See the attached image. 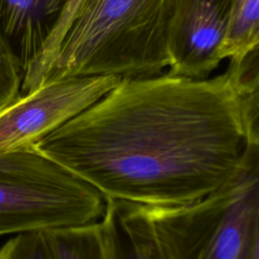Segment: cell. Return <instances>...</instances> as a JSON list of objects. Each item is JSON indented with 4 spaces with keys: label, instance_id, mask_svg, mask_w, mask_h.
<instances>
[{
    "label": "cell",
    "instance_id": "6da1fadb",
    "mask_svg": "<svg viewBox=\"0 0 259 259\" xmlns=\"http://www.w3.org/2000/svg\"><path fill=\"white\" fill-rule=\"evenodd\" d=\"M259 91L228 71L121 78L103 97L32 146L105 198L183 205L259 161Z\"/></svg>",
    "mask_w": 259,
    "mask_h": 259
},
{
    "label": "cell",
    "instance_id": "7a4b0ae2",
    "mask_svg": "<svg viewBox=\"0 0 259 259\" xmlns=\"http://www.w3.org/2000/svg\"><path fill=\"white\" fill-rule=\"evenodd\" d=\"M171 0H71L20 95L70 77H148L169 67Z\"/></svg>",
    "mask_w": 259,
    "mask_h": 259
},
{
    "label": "cell",
    "instance_id": "3957f363",
    "mask_svg": "<svg viewBox=\"0 0 259 259\" xmlns=\"http://www.w3.org/2000/svg\"><path fill=\"white\" fill-rule=\"evenodd\" d=\"M143 206L166 259H259V161L194 202Z\"/></svg>",
    "mask_w": 259,
    "mask_h": 259
},
{
    "label": "cell",
    "instance_id": "277c9868",
    "mask_svg": "<svg viewBox=\"0 0 259 259\" xmlns=\"http://www.w3.org/2000/svg\"><path fill=\"white\" fill-rule=\"evenodd\" d=\"M106 198L32 145L0 152V236L97 223Z\"/></svg>",
    "mask_w": 259,
    "mask_h": 259
},
{
    "label": "cell",
    "instance_id": "5b68a950",
    "mask_svg": "<svg viewBox=\"0 0 259 259\" xmlns=\"http://www.w3.org/2000/svg\"><path fill=\"white\" fill-rule=\"evenodd\" d=\"M120 77L84 76L53 80L20 95L0 112V152L33 145L110 91Z\"/></svg>",
    "mask_w": 259,
    "mask_h": 259
},
{
    "label": "cell",
    "instance_id": "8992f818",
    "mask_svg": "<svg viewBox=\"0 0 259 259\" xmlns=\"http://www.w3.org/2000/svg\"><path fill=\"white\" fill-rule=\"evenodd\" d=\"M232 0H171L167 29L169 71L206 79L222 62L221 47Z\"/></svg>",
    "mask_w": 259,
    "mask_h": 259
},
{
    "label": "cell",
    "instance_id": "52a82bcc",
    "mask_svg": "<svg viewBox=\"0 0 259 259\" xmlns=\"http://www.w3.org/2000/svg\"><path fill=\"white\" fill-rule=\"evenodd\" d=\"M71 0H0V37L24 75L35 65Z\"/></svg>",
    "mask_w": 259,
    "mask_h": 259
},
{
    "label": "cell",
    "instance_id": "ba28073f",
    "mask_svg": "<svg viewBox=\"0 0 259 259\" xmlns=\"http://www.w3.org/2000/svg\"><path fill=\"white\" fill-rule=\"evenodd\" d=\"M100 226L105 259H166L142 204L106 198Z\"/></svg>",
    "mask_w": 259,
    "mask_h": 259
},
{
    "label": "cell",
    "instance_id": "9c48e42d",
    "mask_svg": "<svg viewBox=\"0 0 259 259\" xmlns=\"http://www.w3.org/2000/svg\"><path fill=\"white\" fill-rule=\"evenodd\" d=\"M259 42V0H232L220 57L238 62Z\"/></svg>",
    "mask_w": 259,
    "mask_h": 259
},
{
    "label": "cell",
    "instance_id": "30bf717a",
    "mask_svg": "<svg viewBox=\"0 0 259 259\" xmlns=\"http://www.w3.org/2000/svg\"><path fill=\"white\" fill-rule=\"evenodd\" d=\"M44 234L52 259H105L100 221Z\"/></svg>",
    "mask_w": 259,
    "mask_h": 259
},
{
    "label": "cell",
    "instance_id": "8fae6325",
    "mask_svg": "<svg viewBox=\"0 0 259 259\" xmlns=\"http://www.w3.org/2000/svg\"><path fill=\"white\" fill-rule=\"evenodd\" d=\"M0 259H52L44 231L17 234L0 248Z\"/></svg>",
    "mask_w": 259,
    "mask_h": 259
},
{
    "label": "cell",
    "instance_id": "7c38bea8",
    "mask_svg": "<svg viewBox=\"0 0 259 259\" xmlns=\"http://www.w3.org/2000/svg\"><path fill=\"white\" fill-rule=\"evenodd\" d=\"M23 73L0 37V112L20 96Z\"/></svg>",
    "mask_w": 259,
    "mask_h": 259
}]
</instances>
